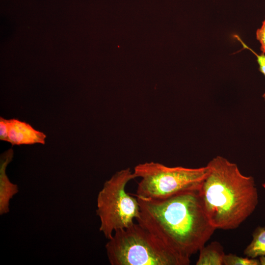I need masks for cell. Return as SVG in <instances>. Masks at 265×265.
Wrapping results in <instances>:
<instances>
[{
	"mask_svg": "<svg viewBox=\"0 0 265 265\" xmlns=\"http://www.w3.org/2000/svg\"><path fill=\"white\" fill-rule=\"evenodd\" d=\"M8 141L12 145L44 144L46 135L18 119H8Z\"/></svg>",
	"mask_w": 265,
	"mask_h": 265,
	"instance_id": "cell-6",
	"label": "cell"
},
{
	"mask_svg": "<svg viewBox=\"0 0 265 265\" xmlns=\"http://www.w3.org/2000/svg\"><path fill=\"white\" fill-rule=\"evenodd\" d=\"M141 180L135 194L137 198L157 199L188 191L199 190L209 173L207 165L199 168L169 167L151 161L139 163L133 169Z\"/></svg>",
	"mask_w": 265,
	"mask_h": 265,
	"instance_id": "cell-4",
	"label": "cell"
},
{
	"mask_svg": "<svg viewBox=\"0 0 265 265\" xmlns=\"http://www.w3.org/2000/svg\"><path fill=\"white\" fill-rule=\"evenodd\" d=\"M137 199L140 216L137 222L185 257L190 259L199 251L215 230L206 213L199 190L163 199Z\"/></svg>",
	"mask_w": 265,
	"mask_h": 265,
	"instance_id": "cell-1",
	"label": "cell"
},
{
	"mask_svg": "<svg viewBox=\"0 0 265 265\" xmlns=\"http://www.w3.org/2000/svg\"><path fill=\"white\" fill-rule=\"evenodd\" d=\"M252 236V240L244 249V255L251 258L265 256V227H258Z\"/></svg>",
	"mask_w": 265,
	"mask_h": 265,
	"instance_id": "cell-9",
	"label": "cell"
},
{
	"mask_svg": "<svg viewBox=\"0 0 265 265\" xmlns=\"http://www.w3.org/2000/svg\"><path fill=\"white\" fill-rule=\"evenodd\" d=\"M8 119L2 117H0V140L8 141Z\"/></svg>",
	"mask_w": 265,
	"mask_h": 265,
	"instance_id": "cell-13",
	"label": "cell"
},
{
	"mask_svg": "<svg viewBox=\"0 0 265 265\" xmlns=\"http://www.w3.org/2000/svg\"><path fill=\"white\" fill-rule=\"evenodd\" d=\"M235 37L241 43L244 48L247 49L251 51L253 54L256 56L257 61L259 66V70L265 76V54L263 53H262L260 54H257L256 52L252 50V49L250 48L247 45H246L239 36L235 35ZM263 97L265 101V91L263 95Z\"/></svg>",
	"mask_w": 265,
	"mask_h": 265,
	"instance_id": "cell-11",
	"label": "cell"
},
{
	"mask_svg": "<svg viewBox=\"0 0 265 265\" xmlns=\"http://www.w3.org/2000/svg\"><path fill=\"white\" fill-rule=\"evenodd\" d=\"M111 265H188L178 254L138 223L115 231L105 245Z\"/></svg>",
	"mask_w": 265,
	"mask_h": 265,
	"instance_id": "cell-3",
	"label": "cell"
},
{
	"mask_svg": "<svg viewBox=\"0 0 265 265\" xmlns=\"http://www.w3.org/2000/svg\"><path fill=\"white\" fill-rule=\"evenodd\" d=\"M196 265H222L225 255L224 248L218 241H213L199 250Z\"/></svg>",
	"mask_w": 265,
	"mask_h": 265,
	"instance_id": "cell-8",
	"label": "cell"
},
{
	"mask_svg": "<svg viewBox=\"0 0 265 265\" xmlns=\"http://www.w3.org/2000/svg\"><path fill=\"white\" fill-rule=\"evenodd\" d=\"M135 178L130 168L121 169L105 182L98 193L96 214L100 220L99 229L108 239L115 231L132 225L140 216L137 198L126 190L127 184Z\"/></svg>",
	"mask_w": 265,
	"mask_h": 265,
	"instance_id": "cell-5",
	"label": "cell"
},
{
	"mask_svg": "<svg viewBox=\"0 0 265 265\" xmlns=\"http://www.w3.org/2000/svg\"><path fill=\"white\" fill-rule=\"evenodd\" d=\"M207 165L209 173L199 193L208 218L215 229H236L258 205L254 179L221 156L213 158Z\"/></svg>",
	"mask_w": 265,
	"mask_h": 265,
	"instance_id": "cell-2",
	"label": "cell"
},
{
	"mask_svg": "<svg viewBox=\"0 0 265 265\" xmlns=\"http://www.w3.org/2000/svg\"><path fill=\"white\" fill-rule=\"evenodd\" d=\"M256 36L261 44L260 50L262 53L265 54V19L262 22L261 27L257 29Z\"/></svg>",
	"mask_w": 265,
	"mask_h": 265,
	"instance_id": "cell-12",
	"label": "cell"
},
{
	"mask_svg": "<svg viewBox=\"0 0 265 265\" xmlns=\"http://www.w3.org/2000/svg\"><path fill=\"white\" fill-rule=\"evenodd\" d=\"M14 151L10 148L0 155V215L9 212V202L19 192L17 185L10 182L6 174V169L12 161Z\"/></svg>",
	"mask_w": 265,
	"mask_h": 265,
	"instance_id": "cell-7",
	"label": "cell"
},
{
	"mask_svg": "<svg viewBox=\"0 0 265 265\" xmlns=\"http://www.w3.org/2000/svg\"><path fill=\"white\" fill-rule=\"evenodd\" d=\"M260 265H265V256H261L259 257Z\"/></svg>",
	"mask_w": 265,
	"mask_h": 265,
	"instance_id": "cell-14",
	"label": "cell"
},
{
	"mask_svg": "<svg viewBox=\"0 0 265 265\" xmlns=\"http://www.w3.org/2000/svg\"><path fill=\"white\" fill-rule=\"evenodd\" d=\"M224 265H260L259 259L247 257L243 258L235 254H225L223 258Z\"/></svg>",
	"mask_w": 265,
	"mask_h": 265,
	"instance_id": "cell-10",
	"label": "cell"
}]
</instances>
